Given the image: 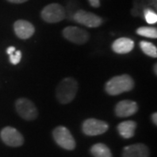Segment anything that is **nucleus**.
<instances>
[{"label":"nucleus","instance_id":"f257e3e1","mask_svg":"<svg viewBox=\"0 0 157 157\" xmlns=\"http://www.w3.org/2000/svg\"><path fill=\"white\" fill-rule=\"evenodd\" d=\"M135 81L128 74H121L111 78L105 85V90L109 95H119L134 89Z\"/></svg>","mask_w":157,"mask_h":157},{"label":"nucleus","instance_id":"f03ea898","mask_svg":"<svg viewBox=\"0 0 157 157\" xmlns=\"http://www.w3.org/2000/svg\"><path fill=\"white\" fill-rule=\"evenodd\" d=\"M78 85L73 78H63L56 89V97L61 104H68L73 101L78 92Z\"/></svg>","mask_w":157,"mask_h":157},{"label":"nucleus","instance_id":"7ed1b4c3","mask_svg":"<svg viewBox=\"0 0 157 157\" xmlns=\"http://www.w3.org/2000/svg\"><path fill=\"white\" fill-rule=\"evenodd\" d=\"M15 108L17 114L25 121H33L39 115L38 109L33 102L26 98L17 99L15 102Z\"/></svg>","mask_w":157,"mask_h":157},{"label":"nucleus","instance_id":"20e7f679","mask_svg":"<svg viewBox=\"0 0 157 157\" xmlns=\"http://www.w3.org/2000/svg\"><path fill=\"white\" fill-rule=\"evenodd\" d=\"M52 137L57 144L67 150H73L76 147V142L72 134L67 128L59 126L52 131Z\"/></svg>","mask_w":157,"mask_h":157},{"label":"nucleus","instance_id":"39448f33","mask_svg":"<svg viewBox=\"0 0 157 157\" xmlns=\"http://www.w3.org/2000/svg\"><path fill=\"white\" fill-rule=\"evenodd\" d=\"M41 17L46 23L54 24L60 22L66 17V11L59 4L52 3L41 11Z\"/></svg>","mask_w":157,"mask_h":157},{"label":"nucleus","instance_id":"423d86ee","mask_svg":"<svg viewBox=\"0 0 157 157\" xmlns=\"http://www.w3.org/2000/svg\"><path fill=\"white\" fill-rule=\"evenodd\" d=\"M109 126L106 121L94 118L87 119L82 124V131L85 135L88 136H96L105 134Z\"/></svg>","mask_w":157,"mask_h":157},{"label":"nucleus","instance_id":"0eeeda50","mask_svg":"<svg viewBox=\"0 0 157 157\" xmlns=\"http://www.w3.org/2000/svg\"><path fill=\"white\" fill-rule=\"evenodd\" d=\"M73 20L80 25H83L86 27L95 28L101 26L103 23V19L100 16H97L94 13L84 10H78L73 14Z\"/></svg>","mask_w":157,"mask_h":157},{"label":"nucleus","instance_id":"6e6552de","mask_svg":"<svg viewBox=\"0 0 157 157\" xmlns=\"http://www.w3.org/2000/svg\"><path fill=\"white\" fill-rule=\"evenodd\" d=\"M0 138L2 141L9 147L22 146L24 144V137L19 131L12 127H6L0 131Z\"/></svg>","mask_w":157,"mask_h":157},{"label":"nucleus","instance_id":"1a4fd4ad","mask_svg":"<svg viewBox=\"0 0 157 157\" xmlns=\"http://www.w3.org/2000/svg\"><path fill=\"white\" fill-rule=\"evenodd\" d=\"M62 33L65 39L77 45H83L90 39L89 33L86 30L77 26H67L63 30Z\"/></svg>","mask_w":157,"mask_h":157},{"label":"nucleus","instance_id":"9d476101","mask_svg":"<svg viewBox=\"0 0 157 157\" xmlns=\"http://www.w3.org/2000/svg\"><path fill=\"white\" fill-rule=\"evenodd\" d=\"M138 109H139V106L135 101L125 100L118 102L115 106L114 112L118 117L125 118L135 114V113H137Z\"/></svg>","mask_w":157,"mask_h":157},{"label":"nucleus","instance_id":"9b49d317","mask_svg":"<svg viewBox=\"0 0 157 157\" xmlns=\"http://www.w3.org/2000/svg\"><path fill=\"white\" fill-rule=\"evenodd\" d=\"M14 33L17 38L21 39H30L33 36L35 33V28L32 23L28 22L26 20L19 19L17 20L13 25Z\"/></svg>","mask_w":157,"mask_h":157},{"label":"nucleus","instance_id":"f8f14e48","mask_svg":"<svg viewBox=\"0 0 157 157\" xmlns=\"http://www.w3.org/2000/svg\"><path fill=\"white\" fill-rule=\"evenodd\" d=\"M122 157H149V149L143 143H135L124 147Z\"/></svg>","mask_w":157,"mask_h":157},{"label":"nucleus","instance_id":"ddd939ff","mask_svg":"<svg viewBox=\"0 0 157 157\" xmlns=\"http://www.w3.org/2000/svg\"><path fill=\"white\" fill-rule=\"evenodd\" d=\"M135 47L134 40L129 38H119L115 39L112 44L113 51L118 54L128 53Z\"/></svg>","mask_w":157,"mask_h":157},{"label":"nucleus","instance_id":"4468645a","mask_svg":"<svg viewBox=\"0 0 157 157\" xmlns=\"http://www.w3.org/2000/svg\"><path fill=\"white\" fill-rule=\"evenodd\" d=\"M137 128V123L134 121H122L117 126L119 134L124 139H130L135 135V129Z\"/></svg>","mask_w":157,"mask_h":157},{"label":"nucleus","instance_id":"2eb2a0df","mask_svg":"<svg viewBox=\"0 0 157 157\" xmlns=\"http://www.w3.org/2000/svg\"><path fill=\"white\" fill-rule=\"evenodd\" d=\"M94 157H113L110 148L103 143H96L90 148Z\"/></svg>","mask_w":157,"mask_h":157},{"label":"nucleus","instance_id":"dca6fc26","mask_svg":"<svg viewBox=\"0 0 157 157\" xmlns=\"http://www.w3.org/2000/svg\"><path fill=\"white\" fill-rule=\"evenodd\" d=\"M140 47L141 51L147 56L152 57V58L157 57V48L154 44L142 40L140 42Z\"/></svg>","mask_w":157,"mask_h":157},{"label":"nucleus","instance_id":"f3484780","mask_svg":"<svg viewBox=\"0 0 157 157\" xmlns=\"http://www.w3.org/2000/svg\"><path fill=\"white\" fill-rule=\"evenodd\" d=\"M136 33L142 37L150 38V39H156L157 29L155 27H149V26H141L136 30Z\"/></svg>","mask_w":157,"mask_h":157},{"label":"nucleus","instance_id":"a211bd4d","mask_svg":"<svg viewBox=\"0 0 157 157\" xmlns=\"http://www.w3.org/2000/svg\"><path fill=\"white\" fill-rule=\"evenodd\" d=\"M143 15L146 22L149 25H154L157 22V14L154 10L150 8H147L143 11Z\"/></svg>","mask_w":157,"mask_h":157},{"label":"nucleus","instance_id":"6ab92c4d","mask_svg":"<svg viewBox=\"0 0 157 157\" xmlns=\"http://www.w3.org/2000/svg\"><path fill=\"white\" fill-rule=\"evenodd\" d=\"M10 56V62L12 65H17L22 58V52L21 51H15L14 52H12L11 54L9 55Z\"/></svg>","mask_w":157,"mask_h":157},{"label":"nucleus","instance_id":"aec40b11","mask_svg":"<svg viewBox=\"0 0 157 157\" xmlns=\"http://www.w3.org/2000/svg\"><path fill=\"white\" fill-rule=\"evenodd\" d=\"M89 1V4L93 7H95V8H98L101 6V3H100V0H88Z\"/></svg>","mask_w":157,"mask_h":157},{"label":"nucleus","instance_id":"412c9836","mask_svg":"<svg viewBox=\"0 0 157 157\" xmlns=\"http://www.w3.org/2000/svg\"><path fill=\"white\" fill-rule=\"evenodd\" d=\"M16 51V48L14 47V46H9L7 49H6V52H7V54H11L12 52H14Z\"/></svg>","mask_w":157,"mask_h":157},{"label":"nucleus","instance_id":"4be33fe9","mask_svg":"<svg viewBox=\"0 0 157 157\" xmlns=\"http://www.w3.org/2000/svg\"><path fill=\"white\" fill-rule=\"evenodd\" d=\"M7 1L10 2V3H12V4H23V3H25V2H26L28 0H7Z\"/></svg>","mask_w":157,"mask_h":157},{"label":"nucleus","instance_id":"5701e85b","mask_svg":"<svg viewBox=\"0 0 157 157\" xmlns=\"http://www.w3.org/2000/svg\"><path fill=\"white\" fill-rule=\"evenodd\" d=\"M151 119H152V121H153V123L156 126L157 125V113H152Z\"/></svg>","mask_w":157,"mask_h":157},{"label":"nucleus","instance_id":"b1692460","mask_svg":"<svg viewBox=\"0 0 157 157\" xmlns=\"http://www.w3.org/2000/svg\"><path fill=\"white\" fill-rule=\"evenodd\" d=\"M153 69H154V71H155V75H157V65L156 64H155V66H154V68H153Z\"/></svg>","mask_w":157,"mask_h":157}]
</instances>
